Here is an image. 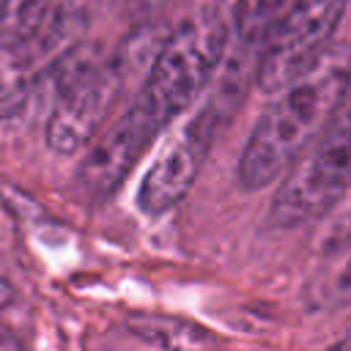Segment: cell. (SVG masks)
<instances>
[{"instance_id":"obj_14","label":"cell","mask_w":351,"mask_h":351,"mask_svg":"<svg viewBox=\"0 0 351 351\" xmlns=\"http://www.w3.org/2000/svg\"><path fill=\"white\" fill-rule=\"evenodd\" d=\"M11 299H14V288L8 285V280H3V277H0V310H3Z\"/></svg>"},{"instance_id":"obj_5","label":"cell","mask_w":351,"mask_h":351,"mask_svg":"<svg viewBox=\"0 0 351 351\" xmlns=\"http://www.w3.org/2000/svg\"><path fill=\"white\" fill-rule=\"evenodd\" d=\"M121 58L101 55L90 69L58 88V101L47 118V145L55 154H82L101 132L123 88Z\"/></svg>"},{"instance_id":"obj_1","label":"cell","mask_w":351,"mask_h":351,"mask_svg":"<svg viewBox=\"0 0 351 351\" xmlns=\"http://www.w3.org/2000/svg\"><path fill=\"white\" fill-rule=\"evenodd\" d=\"M351 93V49L332 47L313 69L274 90V101L252 126L241 156L239 181L244 189H263L280 181L288 167L318 140Z\"/></svg>"},{"instance_id":"obj_2","label":"cell","mask_w":351,"mask_h":351,"mask_svg":"<svg viewBox=\"0 0 351 351\" xmlns=\"http://www.w3.org/2000/svg\"><path fill=\"white\" fill-rule=\"evenodd\" d=\"M228 44L230 27L217 8L189 14L159 44L137 99L167 126L208 88Z\"/></svg>"},{"instance_id":"obj_4","label":"cell","mask_w":351,"mask_h":351,"mask_svg":"<svg viewBox=\"0 0 351 351\" xmlns=\"http://www.w3.org/2000/svg\"><path fill=\"white\" fill-rule=\"evenodd\" d=\"M348 0H288L269 27L258 58V88L280 90L313 69L335 44Z\"/></svg>"},{"instance_id":"obj_8","label":"cell","mask_w":351,"mask_h":351,"mask_svg":"<svg viewBox=\"0 0 351 351\" xmlns=\"http://www.w3.org/2000/svg\"><path fill=\"white\" fill-rule=\"evenodd\" d=\"M44 38L25 41V44H5L0 41V118H8L22 110L33 85H36V66L38 52L44 49Z\"/></svg>"},{"instance_id":"obj_6","label":"cell","mask_w":351,"mask_h":351,"mask_svg":"<svg viewBox=\"0 0 351 351\" xmlns=\"http://www.w3.org/2000/svg\"><path fill=\"white\" fill-rule=\"evenodd\" d=\"M162 129L165 123L140 99H134L121 112V118L107 132H99L85 148V156L74 173L77 192L90 203L112 197V192L134 170Z\"/></svg>"},{"instance_id":"obj_7","label":"cell","mask_w":351,"mask_h":351,"mask_svg":"<svg viewBox=\"0 0 351 351\" xmlns=\"http://www.w3.org/2000/svg\"><path fill=\"white\" fill-rule=\"evenodd\" d=\"M214 129L217 115L211 107H203L197 115L186 121V126L165 145V151L145 170L137 189L140 211H145L148 217H159L186 197L208 159Z\"/></svg>"},{"instance_id":"obj_11","label":"cell","mask_w":351,"mask_h":351,"mask_svg":"<svg viewBox=\"0 0 351 351\" xmlns=\"http://www.w3.org/2000/svg\"><path fill=\"white\" fill-rule=\"evenodd\" d=\"M55 0H0V41L25 44L44 36Z\"/></svg>"},{"instance_id":"obj_3","label":"cell","mask_w":351,"mask_h":351,"mask_svg":"<svg viewBox=\"0 0 351 351\" xmlns=\"http://www.w3.org/2000/svg\"><path fill=\"white\" fill-rule=\"evenodd\" d=\"M351 189V93L318 140L280 178L269 225L296 228L329 214Z\"/></svg>"},{"instance_id":"obj_10","label":"cell","mask_w":351,"mask_h":351,"mask_svg":"<svg viewBox=\"0 0 351 351\" xmlns=\"http://www.w3.org/2000/svg\"><path fill=\"white\" fill-rule=\"evenodd\" d=\"M126 332L140 337L143 343L162 346V348H206L214 346L217 337L184 318L159 315V313H134L126 318Z\"/></svg>"},{"instance_id":"obj_13","label":"cell","mask_w":351,"mask_h":351,"mask_svg":"<svg viewBox=\"0 0 351 351\" xmlns=\"http://www.w3.org/2000/svg\"><path fill=\"white\" fill-rule=\"evenodd\" d=\"M173 0H132V8H134V14H140V16H154V14H159L162 8H167Z\"/></svg>"},{"instance_id":"obj_15","label":"cell","mask_w":351,"mask_h":351,"mask_svg":"<svg viewBox=\"0 0 351 351\" xmlns=\"http://www.w3.org/2000/svg\"><path fill=\"white\" fill-rule=\"evenodd\" d=\"M337 346H340V348H351V335H346V337H343Z\"/></svg>"},{"instance_id":"obj_12","label":"cell","mask_w":351,"mask_h":351,"mask_svg":"<svg viewBox=\"0 0 351 351\" xmlns=\"http://www.w3.org/2000/svg\"><path fill=\"white\" fill-rule=\"evenodd\" d=\"M346 241H351V208L343 214L340 222L332 225V233H329V250H335V247H340V244H346Z\"/></svg>"},{"instance_id":"obj_9","label":"cell","mask_w":351,"mask_h":351,"mask_svg":"<svg viewBox=\"0 0 351 351\" xmlns=\"http://www.w3.org/2000/svg\"><path fill=\"white\" fill-rule=\"evenodd\" d=\"M304 304L313 313H329L351 304V241L329 250V261L318 266L304 285Z\"/></svg>"}]
</instances>
